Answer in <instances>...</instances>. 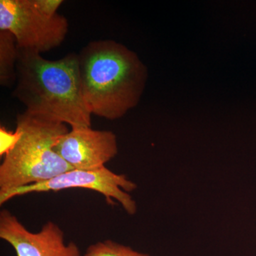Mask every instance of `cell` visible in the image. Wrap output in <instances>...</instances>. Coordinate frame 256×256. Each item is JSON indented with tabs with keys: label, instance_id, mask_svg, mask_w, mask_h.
<instances>
[{
	"label": "cell",
	"instance_id": "6da1fadb",
	"mask_svg": "<svg viewBox=\"0 0 256 256\" xmlns=\"http://www.w3.org/2000/svg\"><path fill=\"white\" fill-rule=\"evenodd\" d=\"M12 96L32 116L72 128L92 126V114L82 95L78 54L48 60L18 48Z\"/></svg>",
	"mask_w": 256,
	"mask_h": 256
},
{
	"label": "cell",
	"instance_id": "ba28073f",
	"mask_svg": "<svg viewBox=\"0 0 256 256\" xmlns=\"http://www.w3.org/2000/svg\"><path fill=\"white\" fill-rule=\"evenodd\" d=\"M18 48L14 35L0 30V84L12 87L16 84Z\"/></svg>",
	"mask_w": 256,
	"mask_h": 256
},
{
	"label": "cell",
	"instance_id": "277c9868",
	"mask_svg": "<svg viewBox=\"0 0 256 256\" xmlns=\"http://www.w3.org/2000/svg\"><path fill=\"white\" fill-rule=\"evenodd\" d=\"M62 0H1L0 30L14 35L18 48L42 54L60 46L68 32L58 12Z\"/></svg>",
	"mask_w": 256,
	"mask_h": 256
},
{
	"label": "cell",
	"instance_id": "5b68a950",
	"mask_svg": "<svg viewBox=\"0 0 256 256\" xmlns=\"http://www.w3.org/2000/svg\"><path fill=\"white\" fill-rule=\"evenodd\" d=\"M74 188L98 192L105 197L107 203L114 204L117 202L129 215L137 212V204L129 194L136 190L137 184L126 175L116 174L106 166L94 170H70L44 182L16 188L0 195V205L28 194L57 192Z\"/></svg>",
	"mask_w": 256,
	"mask_h": 256
},
{
	"label": "cell",
	"instance_id": "9c48e42d",
	"mask_svg": "<svg viewBox=\"0 0 256 256\" xmlns=\"http://www.w3.org/2000/svg\"><path fill=\"white\" fill-rule=\"evenodd\" d=\"M84 256H150L133 250L112 240H105L92 244L87 248Z\"/></svg>",
	"mask_w": 256,
	"mask_h": 256
},
{
	"label": "cell",
	"instance_id": "52a82bcc",
	"mask_svg": "<svg viewBox=\"0 0 256 256\" xmlns=\"http://www.w3.org/2000/svg\"><path fill=\"white\" fill-rule=\"evenodd\" d=\"M54 150L73 169L99 170L118 153L117 136L92 127L72 128L58 140Z\"/></svg>",
	"mask_w": 256,
	"mask_h": 256
},
{
	"label": "cell",
	"instance_id": "8992f818",
	"mask_svg": "<svg viewBox=\"0 0 256 256\" xmlns=\"http://www.w3.org/2000/svg\"><path fill=\"white\" fill-rule=\"evenodd\" d=\"M0 238L13 248L16 256H82L76 244H66L58 224L50 220L34 233L8 210L0 212Z\"/></svg>",
	"mask_w": 256,
	"mask_h": 256
},
{
	"label": "cell",
	"instance_id": "3957f363",
	"mask_svg": "<svg viewBox=\"0 0 256 256\" xmlns=\"http://www.w3.org/2000/svg\"><path fill=\"white\" fill-rule=\"evenodd\" d=\"M68 131L66 124L26 112L18 114L12 141L0 164V195L74 170L54 150L58 140Z\"/></svg>",
	"mask_w": 256,
	"mask_h": 256
},
{
	"label": "cell",
	"instance_id": "7a4b0ae2",
	"mask_svg": "<svg viewBox=\"0 0 256 256\" xmlns=\"http://www.w3.org/2000/svg\"><path fill=\"white\" fill-rule=\"evenodd\" d=\"M78 54L82 98L90 114L114 120L138 106L148 72L134 52L100 40L88 44Z\"/></svg>",
	"mask_w": 256,
	"mask_h": 256
}]
</instances>
